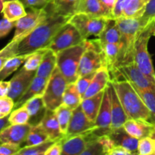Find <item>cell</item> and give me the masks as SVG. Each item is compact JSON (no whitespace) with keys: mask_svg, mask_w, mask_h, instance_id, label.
Listing matches in <instances>:
<instances>
[{"mask_svg":"<svg viewBox=\"0 0 155 155\" xmlns=\"http://www.w3.org/2000/svg\"><path fill=\"white\" fill-rule=\"evenodd\" d=\"M139 19L145 28L155 24V0H150L145 9V14Z\"/></svg>","mask_w":155,"mask_h":155,"instance_id":"41","label":"cell"},{"mask_svg":"<svg viewBox=\"0 0 155 155\" xmlns=\"http://www.w3.org/2000/svg\"><path fill=\"white\" fill-rule=\"evenodd\" d=\"M15 155H21V154H19V152H18V154H15Z\"/></svg>","mask_w":155,"mask_h":155,"instance_id":"58","label":"cell"},{"mask_svg":"<svg viewBox=\"0 0 155 155\" xmlns=\"http://www.w3.org/2000/svg\"><path fill=\"white\" fill-rule=\"evenodd\" d=\"M107 155H139L120 146H115L107 154Z\"/></svg>","mask_w":155,"mask_h":155,"instance_id":"51","label":"cell"},{"mask_svg":"<svg viewBox=\"0 0 155 155\" xmlns=\"http://www.w3.org/2000/svg\"><path fill=\"white\" fill-rule=\"evenodd\" d=\"M62 139L54 142L44 155H61L62 149Z\"/></svg>","mask_w":155,"mask_h":155,"instance_id":"50","label":"cell"},{"mask_svg":"<svg viewBox=\"0 0 155 155\" xmlns=\"http://www.w3.org/2000/svg\"><path fill=\"white\" fill-rule=\"evenodd\" d=\"M48 80L36 76L28 89L15 101V109L22 107L27 101L37 95H42L46 88Z\"/></svg>","mask_w":155,"mask_h":155,"instance_id":"22","label":"cell"},{"mask_svg":"<svg viewBox=\"0 0 155 155\" xmlns=\"http://www.w3.org/2000/svg\"><path fill=\"white\" fill-rule=\"evenodd\" d=\"M85 14L92 18H114L113 12L100 0H80L77 13Z\"/></svg>","mask_w":155,"mask_h":155,"instance_id":"16","label":"cell"},{"mask_svg":"<svg viewBox=\"0 0 155 155\" xmlns=\"http://www.w3.org/2000/svg\"><path fill=\"white\" fill-rule=\"evenodd\" d=\"M151 138H153V139H154V140H155V128H154V130H153L152 133H151Z\"/></svg>","mask_w":155,"mask_h":155,"instance_id":"55","label":"cell"},{"mask_svg":"<svg viewBox=\"0 0 155 155\" xmlns=\"http://www.w3.org/2000/svg\"><path fill=\"white\" fill-rule=\"evenodd\" d=\"M74 109L68 107L65 104H61L55 110L56 116H57L58 120L60 124L61 130V133L64 136H66L67 132H68V126H69L70 121H71V117H72Z\"/></svg>","mask_w":155,"mask_h":155,"instance_id":"36","label":"cell"},{"mask_svg":"<svg viewBox=\"0 0 155 155\" xmlns=\"http://www.w3.org/2000/svg\"><path fill=\"white\" fill-rule=\"evenodd\" d=\"M110 80L123 77L128 80L135 86L140 89H155V83H153L142 71L135 62L119 67L110 73Z\"/></svg>","mask_w":155,"mask_h":155,"instance_id":"11","label":"cell"},{"mask_svg":"<svg viewBox=\"0 0 155 155\" xmlns=\"http://www.w3.org/2000/svg\"><path fill=\"white\" fill-rule=\"evenodd\" d=\"M23 106H24L28 111L30 115L29 124L31 126L41 124L48 110L44 102L42 95L33 97V98L27 101Z\"/></svg>","mask_w":155,"mask_h":155,"instance_id":"19","label":"cell"},{"mask_svg":"<svg viewBox=\"0 0 155 155\" xmlns=\"http://www.w3.org/2000/svg\"><path fill=\"white\" fill-rule=\"evenodd\" d=\"M139 155H149L155 153V140L151 136L139 139L138 145Z\"/></svg>","mask_w":155,"mask_h":155,"instance_id":"40","label":"cell"},{"mask_svg":"<svg viewBox=\"0 0 155 155\" xmlns=\"http://www.w3.org/2000/svg\"><path fill=\"white\" fill-rule=\"evenodd\" d=\"M50 5L45 8H30L27 15L16 21L15 34L12 40H18L27 36L48 17Z\"/></svg>","mask_w":155,"mask_h":155,"instance_id":"9","label":"cell"},{"mask_svg":"<svg viewBox=\"0 0 155 155\" xmlns=\"http://www.w3.org/2000/svg\"><path fill=\"white\" fill-rule=\"evenodd\" d=\"M56 67L57 54L50 48H47L42 62L36 71V76L48 80Z\"/></svg>","mask_w":155,"mask_h":155,"instance_id":"27","label":"cell"},{"mask_svg":"<svg viewBox=\"0 0 155 155\" xmlns=\"http://www.w3.org/2000/svg\"><path fill=\"white\" fill-rule=\"evenodd\" d=\"M93 133V130L83 134L62 139V149L61 155H80L91 142L98 139Z\"/></svg>","mask_w":155,"mask_h":155,"instance_id":"13","label":"cell"},{"mask_svg":"<svg viewBox=\"0 0 155 155\" xmlns=\"http://www.w3.org/2000/svg\"><path fill=\"white\" fill-rule=\"evenodd\" d=\"M104 91L90 98H84L80 104L88 118L94 123L96 121L97 117H98V112L101 107L103 96H104Z\"/></svg>","mask_w":155,"mask_h":155,"instance_id":"28","label":"cell"},{"mask_svg":"<svg viewBox=\"0 0 155 155\" xmlns=\"http://www.w3.org/2000/svg\"><path fill=\"white\" fill-rule=\"evenodd\" d=\"M114 143L115 146H120L134 154H139L138 152V145L139 139L133 137L126 132L124 127L111 130L108 135Z\"/></svg>","mask_w":155,"mask_h":155,"instance_id":"21","label":"cell"},{"mask_svg":"<svg viewBox=\"0 0 155 155\" xmlns=\"http://www.w3.org/2000/svg\"><path fill=\"white\" fill-rule=\"evenodd\" d=\"M86 48L82 55L79 68V77L107 68L102 43L97 39H86Z\"/></svg>","mask_w":155,"mask_h":155,"instance_id":"5","label":"cell"},{"mask_svg":"<svg viewBox=\"0 0 155 155\" xmlns=\"http://www.w3.org/2000/svg\"><path fill=\"white\" fill-rule=\"evenodd\" d=\"M98 141L99 142V143L102 145L103 148H104L106 154H107L112 148L115 147L114 143V142L112 141V139H110V137L108 135L101 136V137L98 138Z\"/></svg>","mask_w":155,"mask_h":155,"instance_id":"49","label":"cell"},{"mask_svg":"<svg viewBox=\"0 0 155 155\" xmlns=\"http://www.w3.org/2000/svg\"><path fill=\"white\" fill-rule=\"evenodd\" d=\"M10 125H12L9 121V116L5 117L0 118V130H3L4 129H5L6 127H9Z\"/></svg>","mask_w":155,"mask_h":155,"instance_id":"53","label":"cell"},{"mask_svg":"<svg viewBox=\"0 0 155 155\" xmlns=\"http://www.w3.org/2000/svg\"><path fill=\"white\" fill-rule=\"evenodd\" d=\"M20 145L13 143H2L0 147V155H15L21 150Z\"/></svg>","mask_w":155,"mask_h":155,"instance_id":"45","label":"cell"},{"mask_svg":"<svg viewBox=\"0 0 155 155\" xmlns=\"http://www.w3.org/2000/svg\"><path fill=\"white\" fill-rule=\"evenodd\" d=\"M47 48H42V49L37 50L35 52L32 53L27 58V61L24 62V67L26 70L30 71H36L42 62L43 56L46 51Z\"/></svg>","mask_w":155,"mask_h":155,"instance_id":"37","label":"cell"},{"mask_svg":"<svg viewBox=\"0 0 155 155\" xmlns=\"http://www.w3.org/2000/svg\"><path fill=\"white\" fill-rule=\"evenodd\" d=\"M41 125L48 134L50 140L57 142L65 137L64 135L61 133L60 124L54 110H47L41 122Z\"/></svg>","mask_w":155,"mask_h":155,"instance_id":"23","label":"cell"},{"mask_svg":"<svg viewBox=\"0 0 155 155\" xmlns=\"http://www.w3.org/2000/svg\"><path fill=\"white\" fill-rule=\"evenodd\" d=\"M32 126L30 124L24 125H10L0 133L1 143H13L21 145L27 139Z\"/></svg>","mask_w":155,"mask_h":155,"instance_id":"17","label":"cell"},{"mask_svg":"<svg viewBox=\"0 0 155 155\" xmlns=\"http://www.w3.org/2000/svg\"><path fill=\"white\" fill-rule=\"evenodd\" d=\"M130 0H117L113 9V15L114 18H122L123 13L126 6L128 4Z\"/></svg>","mask_w":155,"mask_h":155,"instance_id":"48","label":"cell"},{"mask_svg":"<svg viewBox=\"0 0 155 155\" xmlns=\"http://www.w3.org/2000/svg\"><path fill=\"white\" fill-rule=\"evenodd\" d=\"M98 38L102 44L120 43L121 31L116 18L108 19L105 27Z\"/></svg>","mask_w":155,"mask_h":155,"instance_id":"26","label":"cell"},{"mask_svg":"<svg viewBox=\"0 0 155 155\" xmlns=\"http://www.w3.org/2000/svg\"><path fill=\"white\" fill-rule=\"evenodd\" d=\"M149 155H155V153H154V154H149Z\"/></svg>","mask_w":155,"mask_h":155,"instance_id":"59","label":"cell"},{"mask_svg":"<svg viewBox=\"0 0 155 155\" xmlns=\"http://www.w3.org/2000/svg\"><path fill=\"white\" fill-rule=\"evenodd\" d=\"M30 54H23V55H16L10 58L5 61L4 65L0 68V77L1 80H4L8 77L15 73L21 64H24Z\"/></svg>","mask_w":155,"mask_h":155,"instance_id":"32","label":"cell"},{"mask_svg":"<svg viewBox=\"0 0 155 155\" xmlns=\"http://www.w3.org/2000/svg\"><path fill=\"white\" fill-rule=\"evenodd\" d=\"M86 39L79 45L63 50L57 54V68L68 83H76L79 78V68L86 48Z\"/></svg>","mask_w":155,"mask_h":155,"instance_id":"4","label":"cell"},{"mask_svg":"<svg viewBox=\"0 0 155 155\" xmlns=\"http://www.w3.org/2000/svg\"><path fill=\"white\" fill-rule=\"evenodd\" d=\"M124 130L129 135L137 139L151 136L155 125L141 120L129 119L124 125Z\"/></svg>","mask_w":155,"mask_h":155,"instance_id":"20","label":"cell"},{"mask_svg":"<svg viewBox=\"0 0 155 155\" xmlns=\"http://www.w3.org/2000/svg\"><path fill=\"white\" fill-rule=\"evenodd\" d=\"M153 36H155V28H154V31H153Z\"/></svg>","mask_w":155,"mask_h":155,"instance_id":"57","label":"cell"},{"mask_svg":"<svg viewBox=\"0 0 155 155\" xmlns=\"http://www.w3.org/2000/svg\"><path fill=\"white\" fill-rule=\"evenodd\" d=\"M107 154L103 148L102 145L98 140L91 142L87 148L80 155H104Z\"/></svg>","mask_w":155,"mask_h":155,"instance_id":"44","label":"cell"},{"mask_svg":"<svg viewBox=\"0 0 155 155\" xmlns=\"http://www.w3.org/2000/svg\"><path fill=\"white\" fill-rule=\"evenodd\" d=\"M95 127H96L95 123L92 122L88 118L83 111L81 105H80L73 111L72 117L65 137L69 138L83 134L90 130H94Z\"/></svg>","mask_w":155,"mask_h":155,"instance_id":"15","label":"cell"},{"mask_svg":"<svg viewBox=\"0 0 155 155\" xmlns=\"http://www.w3.org/2000/svg\"><path fill=\"white\" fill-rule=\"evenodd\" d=\"M8 1H11V0H1V4H2V3L5 2H8Z\"/></svg>","mask_w":155,"mask_h":155,"instance_id":"56","label":"cell"},{"mask_svg":"<svg viewBox=\"0 0 155 155\" xmlns=\"http://www.w3.org/2000/svg\"><path fill=\"white\" fill-rule=\"evenodd\" d=\"M54 141H48L40 145L30 147H23L19 154L21 155H44L47 150L54 143Z\"/></svg>","mask_w":155,"mask_h":155,"instance_id":"39","label":"cell"},{"mask_svg":"<svg viewBox=\"0 0 155 155\" xmlns=\"http://www.w3.org/2000/svg\"><path fill=\"white\" fill-rule=\"evenodd\" d=\"M150 0H130L123 13L122 18L136 19L143 16Z\"/></svg>","mask_w":155,"mask_h":155,"instance_id":"30","label":"cell"},{"mask_svg":"<svg viewBox=\"0 0 155 155\" xmlns=\"http://www.w3.org/2000/svg\"><path fill=\"white\" fill-rule=\"evenodd\" d=\"M84 40L78 30L68 21L54 35L48 48L58 54L63 50L79 45Z\"/></svg>","mask_w":155,"mask_h":155,"instance_id":"10","label":"cell"},{"mask_svg":"<svg viewBox=\"0 0 155 155\" xmlns=\"http://www.w3.org/2000/svg\"><path fill=\"white\" fill-rule=\"evenodd\" d=\"M15 101L8 95L0 97V118L9 116L15 108Z\"/></svg>","mask_w":155,"mask_h":155,"instance_id":"42","label":"cell"},{"mask_svg":"<svg viewBox=\"0 0 155 155\" xmlns=\"http://www.w3.org/2000/svg\"><path fill=\"white\" fill-rule=\"evenodd\" d=\"M68 82L56 67L50 77L44 92L43 99L47 109L55 110L63 102V97Z\"/></svg>","mask_w":155,"mask_h":155,"instance_id":"7","label":"cell"},{"mask_svg":"<svg viewBox=\"0 0 155 155\" xmlns=\"http://www.w3.org/2000/svg\"><path fill=\"white\" fill-rule=\"evenodd\" d=\"M104 155H107V154H104Z\"/></svg>","mask_w":155,"mask_h":155,"instance_id":"60","label":"cell"},{"mask_svg":"<svg viewBox=\"0 0 155 155\" xmlns=\"http://www.w3.org/2000/svg\"><path fill=\"white\" fill-rule=\"evenodd\" d=\"M80 0H52L51 8L58 15L71 18L77 13V8Z\"/></svg>","mask_w":155,"mask_h":155,"instance_id":"29","label":"cell"},{"mask_svg":"<svg viewBox=\"0 0 155 155\" xmlns=\"http://www.w3.org/2000/svg\"><path fill=\"white\" fill-rule=\"evenodd\" d=\"M25 8L21 0H11L2 4L3 16L13 22H16L27 15Z\"/></svg>","mask_w":155,"mask_h":155,"instance_id":"25","label":"cell"},{"mask_svg":"<svg viewBox=\"0 0 155 155\" xmlns=\"http://www.w3.org/2000/svg\"><path fill=\"white\" fill-rule=\"evenodd\" d=\"M95 127L93 133L98 137L109 135L111 132V101L109 92L108 85L104 91L102 102L98 115L95 121Z\"/></svg>","mask_w":155,"mask_h":155,"instance_id":"12","label":"cell"},{"mask_svg":"<svg viewBox=\"0 0 155 155\" xmlns=\"http://www.w3.org/2000/svg\"><path fill=\"white\" fill-rule=\"evenodd\" d=\"M97 72V71H96ZM92 73V74H87V75L82 76L78 78V80L76 82V85H77V89L80 92V95H82V98L83 97L84 94L87 91L88 88L90 86L91 83H92V80H93L94 77L95 75V73Z\"/></svg>","mask_w":155,"mask_h":155,"instance_id":"43","label":"cell"},{"mask_svg":"<svg viewBox=\"0 0 155 155\" xmlns=\"http://www.w3.org/2000/svg\"><path fill=\"white\" fill-rule=\"evenodd\" d=\"M50 141L49 137L41 124L32 126L27 139L24 142V147L34 146Z\"/></svg>","mask_w":155,"mask_h":155,"instance_id":"31","label":"cell"},{"mask_svg":"<svg viewBox=\"0 0 155 155\" xmlns=\"http://www.w3.org/2000/svg\"><path fill=\"white\" fill-rule=\"evenodd\" d=\"M108 19L110 18H92L85 14L77 13L70 18L69 22L78 30L83 39H87L91 36L98 37Z\"/></svg>","mask_w":155,"mask_h":155,"instance_id":"8","label":"cell"},{"mask_svg":"<svg viewBox=\"0 0 155 155\" xmlns=\"http://www.w3.org/2000/svg\"><path fill=\"white\" fill-rule=\"evenodd\" d=\"M133 86L151 112V123L155 125V89H140L135 86L134 85Z\"/></svg>","mask_w":155,"mask_h":155,"instance_id":"35","label":"cell"},{"mask_svg":"<svg viewBox=\"0 0 155 155\" xmlns=\"http://www.w3.org/2000/svg\"><path fill=\"white\" fill-rule=\"evenodd\" d=\"M30 115L24 106L15 109L9 115V121L12 125H24L29 124Z\"/></svg>","mask_w":155,"mask_h":155,"instance_id":"38","label":"cell"},{"mask_svg":"<svg viewBox=\"0 0 155 155\" xmlns=\"http://www.w3.org/2000/svg\"><path fill=\"white\" fill-rule=\"evenodd\" d=\"M27 8H45L49 5L52 0H21Z\"/></svg>","mask_w":155,"mask_h":155,"instance_id":"46","label":"cell"},{"mask_svg":"<svg viewBox=\"0 0 155 155\" xmlns=\"http://www.w3.org/2000/svg\"><path fill=\"white\" fill-rule=\"evenodd\" d=\"M83 98L77 89L76 83H68L64 94L62 104L74 110L81 104Z\"/></svg>","mask_w":155,"mask_h":155,"instance_id":"34","label":"cell"},{"mask_svg":"<svg viewBox=\"0 0 155 155\" xmlns=\"http://www.w3.org/2000/svg\"><path fill=\"white\" fill-rule=\"evenodd\" d=\"M117 21L121 31V39L119 58L115 69L135 62L136 42L145 29L139 18L132 19L120 18H117Z\"/></svg>","mask_w":155,"mask_h":155,"instance_id":"3","label":"cell"},{"mask_svg":"<svg viewBox=\"0 0 155 155\" xmlns=\"http://www.w3.org/2000/svg\"><path fill=\"white\" fill-rule=\"evenodd\" d=\"M10 81L1 80L0 82V97L7 96L10 91Z\"/></svg>","mask_w":155,"mask_h":155,"instance_id":"52","label":"cell"},{"mask_svg":"<svg viewBox=\"0 0 155 155\" xmlns=\"http://www.w3.org/2000/svg\"><path fill=\"white\" fill-rule=\"evenodd\" d=\"M129 119L141 120L151 123V115L133 84L125 79L110 80Z\"/></svg>","mask_w":155,"mask_h":155,"instance_id":"2","label":"cell"},{"mask_svg":"<svg viewBox=\"0 0 155 155\" xmlns=\"http://www.w3.org/2000/svg\"><path fill=\"white\" fill-rule=\"evenodd\" d=\"M36 76V71H27L22 67L9 80L11 87L8 95L16 101L28 89Z\"/></svg>","mask_w":155,"mask_h":155,"instance_id":"14","label":"cell"},{"mask_svg":"<svg viewBox=\"0 0 155 155\" xmlns=\"http://www.w3.org/2000/svg\"><path fill=\"white\" fill-rule=\"evenodd\" d=\"M154 28L155 24H151L142 31L138 38L135 49V63L154 83H155V71L151 55L148 52V45Z\"/></svg>","mask_w":155,"mask_h":155,"instance_id":"6","label":"cell"},{"mask_svg":"<svg viewBox=\"0 0 155 155\" xmlns=\"http://www.w3.org/2000/svg\"><path fill=\"white\" fill-rule=\"evenodd\" d=\"M108 89L111 101V130H113L124 127L129 117L110 81L108 83Z\"/></svg>","mask_w":155,"mask_h":155,"instance_id":"18","label":"cell"},{"mask_svg":"<svg viewBox=\"0 0 155 155\" xmlns=\"http://www.w3.org/2000/svg\"><path fill=\"white\" fill-rule=\"evenodd\" d=\"M16 27V22L10 21L7 18L3 16L1 22H0V37L3 38L7 36L13 28Z\"/></svg>","mask_w":155,"mask_h":155,"instance_id":"47","label":"cell"},{"mask_svg":"<svg viewBox=\"0 0 155 155\" xmlns=\"http://www.w3.org/2000/svg\"><path fill=\"white\" fill-rule=\"evenodd\" d=\"M102 46L107 69L108 70L109 73H110L116 68L120 51V44L104 43L102 44Z\"/></svg>","mask_w":155,"mask_h":155,"instance_id":"33","label":"cell"},{"mask_svg":"<svg viewBox=\"0 0 155 155\" xmlns=\"http://www.w3.org/2000/svg\"><path fill=\"white\" fill-rule=\"evenodd\" d=\"M110 81V75L107 68H102L97 71L90 86L83 95V99L90 98L104 91Z\"/></svg>","mask_w":155,"mask_h":155,"instance_id":"24","label":"cell"},{"mask_svg":"<svg viewBox=\"0 0 155 155\" xmlns=\"http://www.w3.org/2000/svg\"><path fill=\"white\" fill-rule=\"evenodd\" d=\"M48 18L27 36L18 40H11L0 51V68L10 58L16 55L30 54L37 50L48 48L57 32L69 21V17L54 13L51 8Z\"/></svg>","mask_w":155,"mask_h":155,"instance_id":"1","label":"cell"},{"mask_svg":"<svg viewBox=\"0 0 155 155\" xmlns=\"http://www.w3.org/2000/svg\"><path fill=\"white\" fill-rule=\"evenodd\" d=\"M100 1H101L104 5L107 6L109 9H110V10L113 12V9L114 8L115 4H116L117 0H100Z\"/></svg>","mask_w":155,"mask_h":155,"instance_id":"54","label":"cell"}]
</instances>
